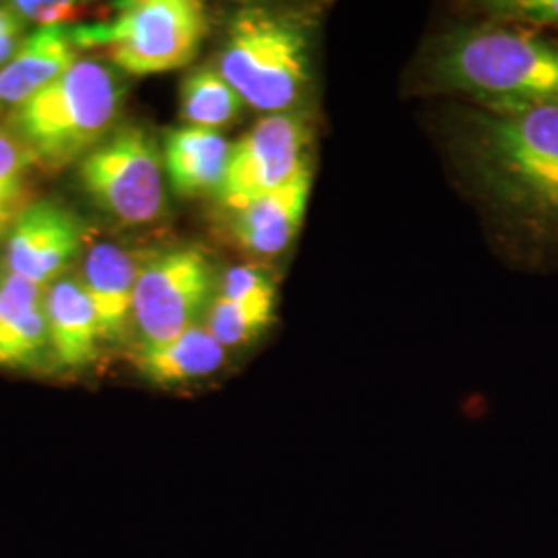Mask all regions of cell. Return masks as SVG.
<instances>
[{
	"instance_id": "6da1fadb",
	"label": "cell",
	"mask_w": 558,
	"mask_h": 558,
	"mask_svg": "<svg viewBox=\"0 0 558 558\" xmlns=\"http://www.w3.org/2000/svg\"><path fill=\"white\" fill-rule=\"evenodd\" d=\"M465 160L505 230L536 259L558 255V104L474 112Z\"/></svg>"
},
{
	"instance_id": "7a4b0ae2",
	"label": "cell",
	"mask_w": 558,
	"mask_h": 558,
	"mask_svg": "<svg viewBox=\"0 0 558 558\" xmlns=\"http://www.w3.org/2000/svg\"><path fill=\"white\" fill-rule=\"evenodd\" d=\"M435 77L490 112L553 106L558 38L497 21L459 29L442 41Z\"/></svg>"
},
{
	"instance_id": "3957f363",
	"label": "cell",
	"mask_w": 558,
	"mask_h": 558,
	"mask_svg": "<svg viewBox=\"0 0 558 558\" xmlns=\"http://www.w3.org/2000/svg\"><path fill=\"white\" fill-rule=\"evenodd\" d=\"M124 98L119 75L80 59L62 77L7 114V131L36 168L57 172L81 161L112 133Z\"/></svg>"
},
{
	"instance_id": "277c9868",
	"label": "cell",
	"mask_w": 558,
	"mask_h": 558,
	"mask_svg": "<svg viewBox=\"0 0 558 558\" xmlns=\"http://www.w3.org/2000/svg\"><path fill=\"white\" fill-rule=\"evenodd\" d=\"M220 75L244 104L286 114L311 83V40L302 21L265 7H244L226 27Z\"/></svg>"
},
{
	"instance_id": "5b68a950",
	"label": "cell",
	"mask_w": 558,
	"mask_h": 558,
	"mask_svg": "<svg viewBox=\"0 0 558 558\" xmlns=\"http://www.w3.org/2000/svg\"><path fill=\"white\" fill-rule=\"evenodd\" d=\"M209 20L197 0H133L119 4L112 21L75 25L77 48H101L126 75H158L186 66L197 57Z\"/></svg>"
},
{
	"instance_id": "8992f818",
	"label": "cell",
	"mask_w": 558,
	"mask_h": 558,
	"mask_svg": "<svg viewBox=\"0 0 558 558\" xmlns=\"http://www.w3.org/2000/svg\"><path fill=\"white\" fill-rule=\"evenodd\" d=\"M85 195L110 218L143 226L163 211V170L154 140L140 126H120L77 166Z\"/></svg>"
},
{
	"instance_id": "52a82bcc",
	"label": "cell",
	"mask_w": 558,
	"mask_h": 558,
	"mask_svg": "<svg viewBox=\"0 0 558 558\" xmlns=\"http://www.w3.org/2000/svg\"><path fill=\"white\" fill-rule=\"evenodd\" d=\"M313 133L300 114H269L232 143L218 199L232 214L296 179L311 163Z\"/></svg>"
},
{
	"instance_id": "ba28073f",
	"label": "cell",
	"mask_w": 558,
	"mask_h": 558,
	"mask_svg": "<svg viewBox=\"0 0 558 558\" xmlns=\"http://www.w3.org/2000/svg\"><path fill=\"white\" fill-rule=\"evenodd\" d=\"M214 267L199 248H177L141 267L133 323L140 343H163L197 325L211 304Z\"/></svg>"
},
{
	"instance_id": "9c48e42d",
	"label": "cell",
	"mask_w": 558,
	"mask_h": 558,
	"mask_svg": "<svg viewBox=\"0 0 558 558\" xmlns=\"http://www.w3.org/2000/svg\"><path fill=\"white\" fill-rule=\"evenodd\" d=\"M81 242L83 228L73 211L54 201H36L9 230V274L48 290L77 259Z\"/></svg>"
},
{
	"instance_id": "30bf717a",
	"label": "cell",
	"mask_w": 558,
	"mask_h": 558,
	"mask_svg": "<svg viewBox=\"0 0 558 558\" xmlns=\"http://www.w3.org/2000/svg\"><path fill=\"white\" fill-rule=\"evenodd\" d=\"M50 362H54V352L46 317V288L7 274L0 281V368L40 373Z\"/></svg>"
},
{
	"instance_id": "8fae6325",
	"label": "cell",
	"mask_w": 558,
	"mask_h": 558,
	"mask_svg": "<svg viewBox=\"0 0 558 558\" xmlns=\"http://www.w3.org/2000/svg\"><path fill=\"white\" fill-rule=\"evenodd\" d=\"M141 267L135 257L112 242L89 248L83 267V290L98 317L101 339L110 345L126 341L133 320Z\"/></svg>"
},
{
	"instance_id": "7c38bea8",
	"label": "cell",
	"mask_w": 558,
	"mask_h": 558,
	"mask_svg": "<svg viewBox=\"0 0 558 558\" xmlns=\"http://www.w3.org/2000/svg\"><path fill=\"white\" fill-rule=\"evenodd\" d=\"M313 191V168L278 191L234 214L232 234L240 246L259 257L281 255L300 232Z\"/></svg>"
},
{
	"instance_id": "4fadbf2b",
	"label": "cell",
	"mask_w": 558,
	"mask_h": 558,
	"mask_svg": "<svg viewBox=\"0 0 558 558\" xmlns=\"http://www.w3.org/2000/svg\"><path fill=\"white\" fill-rule=\"evenodd\" d=\"M228 350L205 327L195 325L163 343H137L131 362L143 379L161 389L211 379L226 366Z\"/></svg>"
},
{
	"instance_id": "5bb4252c",
	"label": "cell",
	"mask_w": 558,
	"mask_h": 558,
	"mask_svg": "<svg viewBox=\"0 0 558 558\" xmlns=\"http://www.w3.org/2000/svg\"><path fill=\"white\" fill-rule=\"evenodd\" d=\"M69 27H40L21 41L15 57L0 69V112L9 114L62 77L77 62Z\"/></svg>"
},
{
	"instance_id": "9a60e30c",
	"label": "cell",
	"mask_w": 558,
	"mask_h": 558,
	"mask_svg": "<svg viewBox=\"0 0 558 558\" xmlns=\"http://www.w3.org/2000/svg\"><path fill=\"white\" fill-rule=\"evenodd\" d=\"M46 317L57 366L81 371L98 360L104 339L81 281L60 278L46 290Z\"/></svg>"
},
{
	"instance_id": "2e32d148",
	"label": "cell",
	"mask_w": 558,
	"mask_h": 558,
	"mask_svg": "<svg viewBox=\"0 0 558 558\" xmlns=\"http://www.w3.org/2000/svg\"><path fill=\"white\" fill-rule=\"evenodd\" d=\"M232 143L218 131L180 126L168 133L163 168L172 189L182 197L220 191L228 170Z\"/></svg>"
},
{
	"instance_id": "e0dca14e",
	"label": "cell",
	"mask_w": 558,
	"mask_h": 558,
	"mask_svg": "<svg viewBox=\"0 0 558 558\" xmlns=\"http://www.w3.org/2000/svg\"><path fill=\"white\" fill-rule=\"evenodd\" d=\"M276 319V286L269 283L242 299L216 296L209 304L205 329L228 348H240L259 338Z\"/></svg>"
},
{
	"instance_id": "ac0fdd59",
	"label": "cell",
	"mask_w": 558,
	"mask_h": 558,
	"mask_svg": "<svg viewBox=\"0 0 558 558\" xmlns=\"http://www.w3.org/2000/svg\"><path fill=\"white\" fill-rule=\"evenodd\" d=\"M244 101L239 92L209 66L195 69L180 87V117L189 126L218 131L239 119Z\"/></svg>"
},
{
	"instance_id": "d6986e66",
	"label": "cell",
	"mask_w": 558,
	"mask_h": 558,
	"mask_svg": "<svg viewBox=\"0 0 558 558\" xmlns=\"http://www.w3.org/2000/svg\"><path fill=\"white\" fill-rule=\"evenodd\" d=\"M36 168L7 129H0V232L11 230L21 214L32 205L29 170Z\"/></svg>"
},
{
	"instance_id": "ffe728a7",
	"label": "cell",
	"mask_w": 558,
	"mask_h": 558,
	"mask_svg": "<svg viewBox=\"0 0 558 558\" xmlns=\"http://www.w3.org/2000/svg\"><path fill=\"white\" fill-rule=\"evenodd\" d=\"M484 11L497 23L527 29H558V0H495Z\"/></svg>"
},
{
	"instance_id": "44dd1931",
	"label": "cell",
	"mask_w": 558,
	"mask_h": 558,
	"mask_svg": "<svg viewBox=\"0 0 558 558\" xmlns=\"http://www.w3.org/2000/svg\"><path fill=\"white\" fill-rule=\"evenodd\" d=\"M23 21H34L40 27L80 25L85 7L71 0H17L9 4Z\"/></svg>"
},
{
	"instance_id": "7402d4cb",
	"label": "cell",
	"mask_w": 558,
	"mask_h": 558,
	"mask_svg": "<svg viewBox=\"0 0 558 558\" xmlns=\"http://www.w3.org/2000/svg\"><path fill=\"white\" fill-rule=\"evenodd\" d=\"M25 21L21 20L20 15L9 7H0V38L7 36H21Z\"/></svg>"
}]
</instances>
